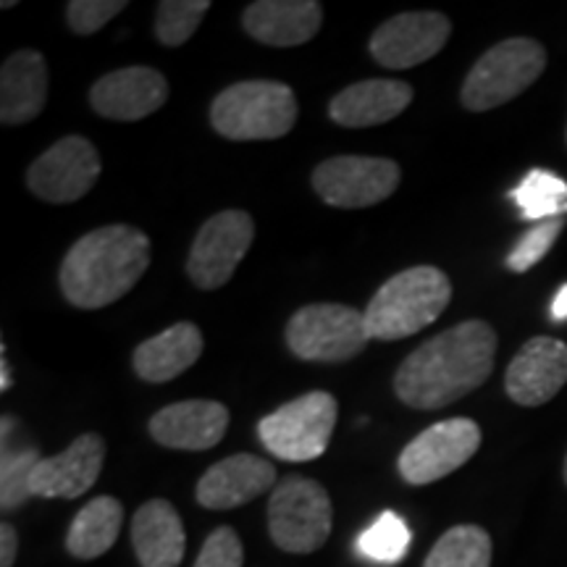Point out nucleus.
Returning a JSON list of instances; mask_svg holds the SVG:
<instances>
[{
  "mask_svg": "<svg viewBox=\"0 0 567 567\" xmlns=\"http://www.w3.org/2000/svg\"><path fill=\"white\" fill-rule=\"evenodd\" d=\"M203 354V334L195 323L179 321L134 347V371L147 384H166L187 373Z\"/></svg>",
  "mask_w": 567,
  "mask_h": 567,
  "instance_id": "nucleus-22",
  "label": "nucleus"
},
{
  "mask_svg": "<svg viewBox=\"0 0 567 567\" xmlns=\"http://www.w3.org/2000/svg\"><path fill=\"white\" fill-rule=\"evenodd\" d=\"M151 268V237L130 224H111L84 234L69 247L59 284L80 310L109 308L130 295Z\"/></svg>",
  "mask_w": 567,
  "mask_h": 567,
  "instance_id": "nucleus-2",
  "label": "nucleus"
},
{
  "mask_svg": "<svg viewBox=\"0 0 567 567\" xmlns=\"http://www.w3.org/2000/svg\"><path fill=\"white\" fill-rule=\"evenodd\" d=\"M339 402L329 392H308L258 423V439L274 457L308 463L321 457L337 429Z\"/></svg>",
  "mask_w": 567,
  "mask_h": 567,
  "instance_id": "nucleus-8",
  "label": "nucleus"
},
{
  "mask_svg": "<svg viewBox=\"0 0 567 567\" xmlns=\"http://www.w3.org/2000/svg\"><path fill=\"white\" fill-rule=\"evenodd\" d=\"M413 103V87L402 80H365L331 97V122L347 130H368L394 122Z\"/></svg>",
  "mask_w": 567,
  "mask_h": 567,
  "instance_id": "nucleus-20",
  "label": "nucleus"
},
{
  "mask_svg": "<svg viewBox=\"0 0 567 567\" xmlns=\"http://www.w3.org/2000/svg\"><path fill=\"white\" fill-rule=\"evenodd\" d=\"M0 368H3V384H0V392H9L11 389V379H9V363H6V358H3V363H0Z\"/></svg>",
  "mask_w": 567,
  "mask_h": 567,
  "instance_id": "nucleus-35",
  "label": "nucleus"
},
{
  "mask_svg": "<svg viewBox=\"0 0 567 567\" xmlns=\"http://www.w3.org/2000/svg\"><path fill=\"white\" fill-rule=\"evenodd\" d=\"M126 6H130L126 0H71L66 6V21L74 34H95Z\"/></svg>",
  "mask_w": 567,
  "mask_h": 567,
  "instance_id": "nucleus-31",
  "label": "nucleus"
},
{
  "mask_svg": "<svg viewBox=\"0 0 567 567\" xmlns=\"http://www.w3.org/2000/svg\"><path fill=\"white\" fill-rule=\"evenodd\" d=\"M567 384V344L534 337L520 347L505 373V392L515 405L538 408Z\"/></svg>",
  "mask_w": 567,
  "mask_h": 567,
  "instance_id": "nucleus-15",
  "label": "nucleus"
},
{
  "mask_svg": "<svg viewBox=\"0 0 567 567\" xmlns=\"http://www.w3.org/2000/svg\"><path fill=\"white\" fill-rule=\"evenodd\" d=\"M513 200L526 221L542 224L549 218H565L567 182L563 176L544 172V168H534L513 193Z\"/></svg>",
  "mask_w": 567,
  "mask_h": 567,
  "instance_id": "nucleus-26",
  "label": "nucleus"
},
{
  "mask_svg": "<svg viewBox=\"0 0 567 567\" xmlns=\"http://www.w3.org/2000/svg\"><path fill=\"white\" fill-rule=\"evenodd\" d=\"M276 484V467L258 455H231L210 465L197 481V502L205 509H234L258 499Z\"/></svg>",
  "mask_w": 567,
  "mask_h": 567,
  "instance_id": "nucleus-18",
  "label": "nucleus"
},
{
  "mask_svg": "<svg viewBox=\"0 0 567 567\" xmlns=\"http://www.w3.org/2000/svg\"><path fill=\"white\" fill-rule=\"evenodd\" d=\"M255 239V221L247 210H221L197 231L187 258V276L197 289L213 292L231 281Z\"/></svg>",
  "mask_w": 567,
  "mask_h": 567,
  "instance_id": "nucleus-10",
  "label": "nucleus"
},
{
  "mask_svg": "<svg viewBox=\"0 0 567 567\" xmlns=\"http://www.w3.org/2000/svg\"><path fill=\"white\" fill-rule=\"evenodd\" d=\"M402 182L400 163L373 155H337L318 163L313 189L326 205L354 210L389 200Z\"/></svg>",
  "mask_w": 567,
  "mask_h": 567,
  "instance_id": "nucleus-9",
  "label": "nucleus"
},
{
  "mask_svg": "<svg viewBox=\"0 0 567 567\" xmlns=\"http://www.w3.org/2000/svg\"><path fill=\"white\" fill-rule=\"evenodd\" d=\"M496 331L463 321L423 342L394 373V394L413 410H442L484 386L494 371Z\"/></svg>",
  "mask_w": 567,
  "mask_h": 567,
  "instance_id": "nucleus-1",
  "label": "nucleus"
},
{
  "mask_svg": "<svg viewBox=\"0 0 567 567\" xmlns=\"http://www.w3.org/2000/svg\"><path fill=\"white\" fill-rule=\"evenodd\" d=\"M300 116L295 90L284 82L250 80L221 90L210 105V124L234 142L279 140Z\"/></svg>",
  "mask_w": 567,
  "mask_h": 567,
  "instance_id": "nucleus-4",
  "label": "nucleus"
},
{
  "mask_svg": "<svg viewBox=\"0 0 567 567\" xmlns=\"http://www.w3.org/2000/svg\"><path fill=\"white\" fill-rule=\"evenodd\" d=\"M450 34L452 21L439 11L396 13L373 32L368 51L384 69H413L442 53Z\"/></svg>",
  "mask_w": 567,
  "mask_h": 567,
  "instance_id": "nucleus-13",
  "label": "nucleus"
},
{
  "mask_svg": "<svg viewBox=\"0 0 567 567\" xmlns=\"http://www.w3.org/2000/svg\"><path fill=\"white\" fill-rule=\"evenodd\" d=\"M132 547L142 567H179L187 534L168 499L145 502L132 517Z\"/></svg>",
  "mask_w": 567,
  "mask_h": 567,
  "instance_id": "nucleus-23",
  "label": "nucleus"
},
{
  "mask_svg": "<svg viewBox=\"0 0 567 567\" xmlns=\"http://www.w3.org/2000/svg\"><path fill=\"white\" fill-rule=\"evenodd\" d=\"M551 318H555V321H559V323L567 321V284L557 292L555 302H551Z\"/></svg>",
  "mask_w": 567,
  "mask_h": 567,
  "instance_id": "nucleus-34",
  "label": "nucleus"
},
{
  "mask_svg": "<svg viewBox=\"0 0 567 567\" xmlns=\"http://www.w3.org/2000/svg\"><path fill=\"white\" fill-rule=\"evenodd\" d=\"M210 11L208 0H161L155 11V38L166 48H179Z\"/></svg>",
  "mask_w": 567,
  "mask_h": 567,
  "instance_id": "nucleus-27",
  "label": "nucleus"
},
{
  "mask_svg": "<svg viewBox=\"0 0 567 567\" xmlns=\"http://www.w3.org/2000/svg\"><path fill=\"white\" fill-rule=\"evenodd\" d=\"M563 476H565V484H567V457H565V467H563Z\"/></svg>",
  "mask_w": 567,
  "mask_h": 567,
  "instance_id": "nucleus-36",
  "label": "nucleus"
},
{
  "mask_svg": "<svg viewBox=\"0 0 567 567\" xmlns=\"http://www.w3.org/2000/svg\"><path fill=\"white\" fill-rule=\"evenodd\" d=\"M423 567H492V536L481 526H455L439 538Z\"/></svg>",
  "mask_w": 567,
  "mask_h": 567,
  "instance_id": "nucleus-25",
  "label": "nucleus"
},
{
  "mask_svg": "<svg viewBox=\"0 0 567 567\" xmlns=\"http://www.w3.org/2000/svg\"><path fill=\"white\" fill-rule=\"evenodd\" d=\"M331 496L313 478L287 476L268 502V534L289 555H313L331 536Z\"/></svg>",
  "mask_w": 567,
  "mask_h": 567,
  "instance_id": "nucleus-7",
  "label": "nucleus"
},
{
  "mask_svg": "<svg viewBox=\"0 0 567 567\" xmlns=\"http://www.w3.org/2000/svg\"><path fill=\"white\" fill-rule=\"evenodd\" d=\"M544 69H547V51L542 42L530 38L502 40L467 71L460 103L473 113L499 109L538 82Z\"/></svg>",
  "mask_w": 567,
  "mask_h": 567,
  "instance_id": "nucleus-5",
  "label": "nucleus"
},
{
  "mask_svg": "<svg viewBox=\"0 0 567 567\" xmlns=\"http://www.w3.org/2000/svg\"><path fill=\"white\" fill-rule=\"evenodd\" d=\"M245 549L243 538L229 526L216 528L205 538L200 555H197L193 567H243Z\"/></svg>",
  "mask_w": 567,
  "mask_h": 567,
  "instance_id": "nucleus-32",
  "label": "nucleus"
},
{
  "mask_svg": "<svg viewBox=\"0 0 567 567\" xmlns=\"http://www.w3.org/2000/svg\"><path fill=\"white\" fill-rule=\"evenodd\" d=\"M481 446V425L471 417H450L425 429L402 450L396 467L413 486H429L463 467Z\"/></svg>",
  "mask_w": 567,
  "mask_h": 567,
  "instance_id": "nucleus-11",
  "label": "nucleus"
},
{
  "mask_svg": "<svg viewBox=\"0 0 567 567\" xmlns=\"http://www.w3.org/2000/svg\"><path fill=\"white\" fill-rule=\"evenodd\" d=\"M48 61L38 51H19L0 69V122L3 126L30 124L48 103Z\"/></svg>",
  "mask_w": 567,
  "mask_h": 567,
  "instance_id": "nucleus-21",
  "label": "nucleus"
},
{
  "mask_svg": "<svg viewBox=\"0 0 567 567\" xmlns=\"http://www.w3.org/2000/svg\"><path fill=\"white\" fill-rule=\"evenodd\" d=\"M323 6L318 0H255L243 13L252 40L271 48L305 45L321 32Z\"/></svg>",
  "mask_w": 567,
  "mask_h": 567,
  "instance_id": "nucleus-19",
  "label": "nucleus"
},
{
  "mask_svg": "<svg viewBox=\"0 0 567 567\" xmlns=\"http://www.w3.org/2000/svg\"><path fill=\"white\" fill-rule=\"evenodd\" d=\"M452 302V281L436 266H413L381 284L365 308L371 339L396 342L431 326Z\"/></svg>",
  "mask_w": 567,
  "mask_h": 567,
  "instance_id": "nucleus-3",
  "label": "nucleus"
},
{
  "mask_svg": "<svg viewBox=\"0 0 567 567\" xmlns=\"http://www.w3.org/2000/svg\"><path fill=\"white\" fill-rule=\"evenodd\" d=\"M371 342L365 310L339 302L305 305L287 323V347L308 363H347Z\"/></svg>",
  "mask_w": 567,
  "mask_h": 567,
  "instance_id": "nucleus-6",
  "label": "nucleus"
},
{
  "mask_svg": "<svg viewBox=\"0 0 567 567\" xmlns=\"http://www.w3.org/2000/svg\"><path fill=\"white\" fill-rule=\"evenodd\" d=\"M42 455L34 446L21 452L3 450V465H0V507L9 513L24 505L32 496V473Z\"/></svg>",
  "mask_w": 567,
  "mask_h": 567,
  "instance_id": "nucleus-28",
  "label": "nucleus"
},
{
  "mask_svg": "<svg viewBox=\"0 0 567 567\" xmlns=\"http://www.w3.org/2000/svg\"><path fill=\"white\" fill-rule=\"evenodd\" d=\"M105 442L97 434H82L61 455L42 457L32 473V496L42 499H76L101 478Z\"/></svg>",
  "mask_w": 567,
  "mask_h": 567,
  "instance_id": "nucleus-16",
  "label": "nucleus"
},
{
  "mask_svg": "<svg viewBox=\"0 0 567 567\" xmlns=\"http://www.w3.org/2000/svg\"><path fill=\"white\" fill-rule=\"evenodd\" d=\"M151 436L166 450L205 452L221 444L229 429V408L213 400H184L151 417Z\"/></svg>",
  "mask_w": 567,
  "mask_h": 567,
  "instance_id": "nucleus-17",
  "label": "nucleus"
},
{
  "mask_svg": "<svg viewBox=\"0 0 567 567\" xmlns=\"http://www.w3.org/2000/svg\"><path fill=\"white\" fill-rule=\"evenodd\" d=\"M168 101V82L158 69L126 66L109 71L90 90V105L111 122H142Z\"/></svg>",
  "mask_w": 567,
  "mask_h": 567,
  "instance_id": "nucleus-14",
  "label": "nucleus"
},
{
  "mask_svg": "<svg viewBox=\"0 0 567 567\" xmlns=\"http://www.w3.org/2000/svg\"><path fill=\"white\" fill-rule=\"evenodd\" d=\"M565 229V218H549L542 221L523 234L513 247V252L507 255V268L513 274H526L536 264H542L544 255L551 250V245L557 243V237Z\"/></svg>",
  "mask_w": 567,
  "mask_h": 567,
  "instance_id": "nucleus-30",
  "label": "nucleus"
},
{
  "mask_svg": "<svg viewBox=\"0 0 567 567\" xmlns=\"http://www.w3.org/2000/svg\"><path fill=\"white\" fill-rule=\"evenodd\" d=\"M360 549L365 557L375 559V563H400L410 549V530L402 517L394 513H384L371 528L360 536Z\"/></svg>",
  "mask_w": 567,
  "mask_h": 567,
  "instance_id": "nucleus-29",
  "label": "nucleus"
},
{
  "mask_svg": "<svg viewBox=\"0 0 567 567\" xmlns=\"http://www.w3.org/2000/svg\"><path fill=\"white\" fill-rule=\"evenodd\" d=\"M124 526V505L113 496H95L69 526L66 549L76 559H95L116 544Z\"/></svg>",
  "mask_w": 567,
  "mask_h": 567,
  "instance_id": "nucleus-24",
  "label": "nucleus"
},
{
  "mask_svg": "<svg viewBox=\"0 0 567 567\" xmlns=\"http://www.w3.org/2000/svg\"><path fill=\"white\" fill-rule=\"evenodd\" d=\"M101 176V155L87 137L69 134L27 168V189L40 200L69 205L82 200Z\"/></svg>",
  "mask_w": 567,
  "mask_h": 567,
  "instance_id": "nucleus-12",
  "label": "nucleus"
},
{
  "mask_svg": "<svg viewBox=\"0 0 567 567\" xmlns=\"http://www.w3.org/2000/svg\"><path fill=\"white\" fill-rule=\"evenodd\" d=\"M19 555V534L11 523L0 526V567H13Z\"/></svg>",
  "mask_w": 567,
  "mask_h": 567,
  "instance_id": "nucleus-33",
  "label": "nucleus"
}]
</instances>
